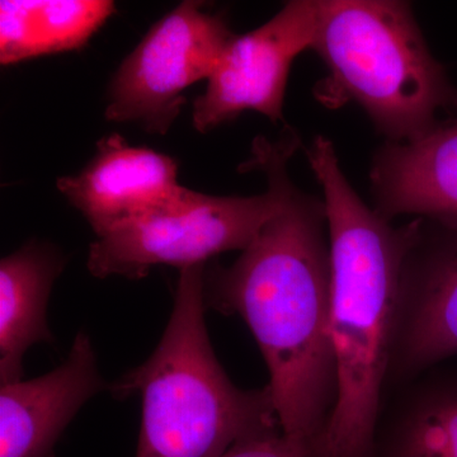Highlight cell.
Wrapping results in <instances>:
<instances>
[{
    "mask_svg": "<svg viewBox=\"0 0 457 457\" xmlns=\"http://www.w3.org/2000/svg\"><path fill=\"white\" fill-rule=\"evenodd\" d=\"M114 11L110 0H2L0 62L79 49Z\"/></svg>",
    "mask_w": 457,
    "mask_h": 457,
    "instance_id": "13",
    "label": "cell"
},
{
    "mask_svg": "<svg viewBox=\"0 0 457 457\" xmlns=\"http://www.w3.org/2000/svg\"><path fill=\"white\" fill-rule=\"evenodd\" d=\"M317 25L318 0H293L269 22L236 35L206 90L195 99V129L206 134L245 111L273 122L282 120L291 66L300 54L312 49Z\"/></svg>",
    "mask_w": 457,
    "mask_h": 457,
    "instance_id": "7",
    "label": "cell"
},
{
    "mask_svg": "<svg viewBox=\"0 0 457 457\" xmlns=\"http://www.w3.org/2000/svg\"><path fill=\"white\" fill-rule=\"evenodd\" d=\"M65 263L56 245L40 240L0 261V385L22 380L32 345L54 342L47 305Z\"/></svg>",
    "mask_w": 457,
    "mask_h": 457,
    "instance_id": "12",
    "label": "cell"
},
{
    "mask_svg": "<svg viewBox=\"0 0 457 457\" xmlns=\"http://www.w3.org/2000/svg\"><path fill=\"white\" fill-rule=\"evenodd\" d=\"M234 37L227 21L204 12L203 3H180L117 69L108 89L106 119L167 134L185 104L183 92L212 78Z\"/></svg>",
    "mask_w": 457,
    "mask_h": 457,
    "instance_id": "6",
    "label": "cell"
},
{
    "mask_svg": "<svg viewBox=\"0 0 457 457\" xmlns=\"http://www.w3.org/2000/svg\"><path fill=\"white\" fill-rule=\"evenodd\" d=\"M110 390L88 333L78 332L62 365L47 374L0 385V457H55L80 409Z\"/></svg>",
    "mask_w": 457,
    "mask_h": 457,
    "instance_id": "10",
    "label": "cell"
},
{
    "mask_svg": "<svg viewBox=\"0 0 457 457\" xmlns=\"http://www.w3.org/2000/svg\"><path fill=\"white\" fill-rule=\"evenodd\" d=\"M221 457H321V453L319 436L296 437L276 426L237 441Z\"/></svg>",
    "mask_w": 457,
    "mask_h": 457,
    "instance_id": "15",
    "label": "cell"
},
{
    "mask_svg": "<svg viewBox=\"0 0 457 457\" xmlns=\"http://www.w3.org/2000/svg\"><path fill=\"white\" fill-rule=\"evenodd\" d=\"M457 354V228H420L405 260L390 375H411Z\"/></svg>",
    "mask_w": 457,
    "mask_h": 457,
    "instance_id": "9",
    "label": "cell"
},
{
    "mask_svg": "<svg viewBox=\"0 0 457 457\" xmlns=\"http://www.w3.org/2000/svg\"><path fill=\"white\" fill-rule=\"evenodd\" d=\"M177 171L170 156L129 145L121 135L112 134L99 141L80 173L62 177L56 186L102 237L123 222L187 201L194 191L179 185Z\"/></svg>",
    "mask_w": 457,
    "mask_h": 457,
    "instance_id": "8",
    "label": "cell"
},
{
    "mask_svg": "<svg viewBox=\"0 0 457 457\" xmlns=\"http://www.w3.org/2000/svg\"><path fill=\"white\" fill-rule=\"evenodd\" d=\"M312 50L328 69L319 101L330 108L356 102L393 143L423 137L441 110L457 104L408 3L318 0Z\"/></svg>",
    "mask_w": 457,
    "mask_h": 457,
    "instance_id": "4",
    "label": "cell"
},
{
    "mask_svg": "<svg viewBox=\"0 0 457 457\" xmlns=\"http://www.w3.org/2000/svg\"><path fill=\"white\" fill-rule=\"evenodd\" d=\"M323 189L330 249V335L337 400L320 437L321 457H374L385 381L398 328L405 260L422 219L393 227L345 179L332 141L306 152Z\"/></svg>",
    "mask_w": 457,
    "mask_h": 457,
    "instance_id": "2",
    "label": "cell"
},
{
    "mask_svg": "<svg viewBox=\"0 0 457 457\" xmlns=\"http://www.w3.org/2000/svg\"><path fill=\"white\" fill-rule=\"evenodd\" d=\"M376 212L429 219L457 228V122L437 125L416 140L386 144L371 170Z\"/></svg>",
    "mask_w": 457,
    "mask_h": 457,
    "instance_id": "11",
    "label": "cell"
},
{
    "mask_svg": "<svg viewBox=\"0 0 457 457\" xmlns=\"http://www.w3.org/2000/svg\"><path fill=\"white\" fill-rule=\"evenodd\" d=\"M260 196L218 197L194 191L185 203L164 212L123 222L89 246L95 278H146L161 264L180 270L206 264L215 255L245 251L278 212V187Z\"/></svg>",
    "mask_w": 457,
    "mask_h": 457,
    "instance_id": "5",
    "label": "cell"
},
{
    "mask_svg": "<svg viewBox=\"0 0 457 457\" xmlns=\"http://www.w3.org/2000/svg\"><path fill=\"white\" fill-rule=\"evenodd\" d=\"M206 264L179 270L155 350L110 384L116 399L140 396L135 457H221L237 441L279 426L267 385L240 389L216 357L204 321Z\"/></svg>",
    "mask_w": 457,
    "mask_h": 457,
    "instance_id": "3",
    "label": "cell"
},
{
    "mask_svg": "<svg viewBox=\"0 0 457 457\" xmlns=\"http://www.w3.org/2000/svg\"><path fill=\"white\" fill-rule=\"evenodd\" d=\"M381 457H457V378L416 393L396 418Z\"/></svg>",
    "mask_w": 457,
    "mask_h": 457,
    "instance_id": "14",
    "label": "cell"
},
{
    "mask_svg": "<svg viewBox=\"0 0 457 457\" xmlns=\"http://www.w3.org/2000/svg\"><path fill=\"white\" fill-rule=\"evenodd\" d=\"M299 146L293 131L260 137L242 170H262L278 187V212L228 267L207 263L206 309L243 319L267 370L286 435L314 438L337 400L330 335V249L323 201L295 187L287 163Z\"/></svg>",
    "mask_w": 457,
    "mask_h": 457,
    "instance_id": "1",
    "label": "cell"
}]
</instances>
